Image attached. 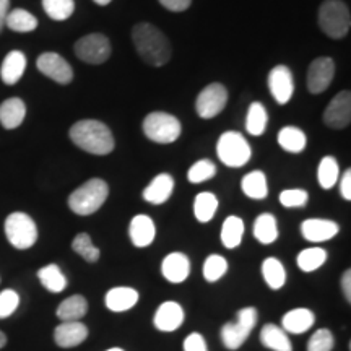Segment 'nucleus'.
Masks as SVG:
<instances>
[{
	"label": "nucleus",
	"mask_w": 351,
	"mask_h": 351,
	"mask_svg": "<svg viewBox=\"0 0 351 351\" xmlns=\"http://www.w3.org/2000/svg\"><path fill=\"white\" fill-rule=\"evenodd\" d=\"M132 43L140 59L152 67H163L173 54L169 39L152 23L135 25L132 28Z\"/></svg>",
	"instance_id": "1"
},
{
	"label": "nucleus",
	"mask_w": 351,
	"mask_h": 351,
	"mask_svg": "<svg viewBox=\"0 0 351 351\" xmlns=\"http://www.w3.org/2000/svg\"><path fill=\"white\" fill-rule=\"evenodd\" d=\"M69 137L78 148L91 155H109L116 147L114 135L109 127L101 121L83 119L70 127Z\"/></svg>",
	"instance_id": "2"
},
{
	"label": "nucleus",
	"mask_w": 351,
	"mask_h": 351,
	"mask_svg": "<svg viewBox=\"0 0 351 351\" xmlns=\"http://www.w3.org/2000/svg\"><path fill=\"white\" fill-rule=\"evenodd\" d=\"M108 182L99 178H93L82 184L69 195V208L80 217H88V215H93L103 207L104 202L108 200Z\"/></svg>",
	"instance_id": "3"
},
{
	"label": "nucleus",
	"mask_w": 351,
	"mask_h": 351,
	"mask_svg": "<svg viewBox=\"0 0 351 351\" xmlns=\"http://www.w3.org/2000/svg\"><path fill=\"white\" fill-rule=\"evenodd\" d=\"M319 28L332 39H341L350 33V8L341 0H324L319 7Z\"/></svg>",
	"instance_id": "4"
},
{
	"label": "nucleus",
	"mask_w": 351,
	"mask_h": 351,
	"mask_svg": "<svg viewBox=\"0 0 351 351\" xmlns=\"http://www.w3.org/2000/svg\"><path fill=\"white\" fill-rule=\"evenodd\" d=\"M143 134L147 135V138H150L152 142L161 143V145H169L181 137V122L173 114L156 111L150 112L143 119Z\"/></svg>",
	"instance_id": "5"
},
{
	"label": "nucleus",
	"mask_w": 351,
	"mask_h": 351,
	"mask_svg": "<svg viewBox=\"0 0 351 351\" xmlns=\"http://www.w3.org/2000/svg\"><path fill=\"white\" fill-rule=\"evenodd\" d=\"M217 153L219 161L226 165L228 168H243L244 165L249 163L252 156L251 145L244 138L239 132H225L218 138Z\"/></svg>",
	"instance_id": "6"
},
{
	"label": "nucleus",
	"mask_w": 351,
	"mask_h": 351,
	"mask_svg": "<svg viewBox=\"0 0 351 351\" xmlns=\"http://www.w3.org/2000/svg\"><path fill=\"white\" fill-rule=\"evenodd\" d=\"M257 324V309L256 307L249 306L244 309H239L236 314L234 322H228L221 327L219 335H221L223 345L228 350L234 351L241 348L245 343V340L249 339L251 332L254 330Z\"/></svg>",
	"instance_id": "7"
},
{
	"label": "nucleus",
	"mask_w": 351,
	"mask_h": 351,
	"mask_svg": "<svg viewBox=\"0 0 351 351\" xmlns=\"http://www.w3.org/2000/svg\"><path fill=\"white\" fill-rule=\"evenodd\" d=\"M5 236L15 249L25 251L38 241V228L34 219L23 212L8 215L5 219Z\"/></svg>",
	"instance_id": "8"
},
{
	"label": "nucleus",
	"mask_w": 351,
	"mask_h": 351,
	"mask_svg": "<svg viewBox=\"0 0 351 351\" xmlns=\"http://www.w3.org/2000/svg\"><path fill=\"white\" fill-rule=\"evenodd\" d=\"M73 51L83 62L99 65L111 57V43L103 33H91L78 39L73 46Z\"/></svg>",
	"instance_id": "9"
},
{
	"label": "nucleus",
	"mask_w": 351,
	"mask_h": 351,
	"mask_svg": "<svg viewBox=\"0 0 351 351\" xmlns=\"http://www.w3.org/2000/svg\"><path fill=\"white\" fill-rule=\"evenodd\" d=\"M228 103V90L221 83H210L197 96L195 111L202 119H213Z\"/></svg>",
	"instance_id": "10"
},
{
	"label": "nucleus",
	"mask_w": 351,
	"mask_h": 351,
	"mask_svg": "<svg viewBox=\"0 0 351 351\" xmlns=\"http://www.w3.org/2000/svg\"><path fill=\"white\" fill-rule=\"evenodd\" d=\"M36 67L44 77L51 78L59 85H69L73 80V69L62 56L57 52H44L38 57Z\"/></svg>",
	"instance_id": "11"
},
{
	"label": "nucleus",
	"mask_w": 351,
	"mask_h": 351,
	"mask_svg": "<svg viewBox=\"0 0 351 351\" xmlns=\"http://www.w3.org/2000/svg\"><path fill=\"white\" fill-rule=\"evenodd\" d=\"M335 77V62L330 57H317L307 70V88L313 95L324 93Z\"/></svg>",
	"instance_id": "12"
},
{
	"label": "nucleus",
	"mask_w": 351,
	"mask_h": 351,
	"mask_svg": "<svg viewBox=\"0 0 351 351\" xmlns=\"http://www.w3.org/2000/svg\"><path fill=\"white\" fill-rule=\"evenodd\" d=\"M351 122V93L340 91L324 111V124L330 129L340 130L348 127Z\"/></svg>",
	"instance_id": "13"
},
{
	"label": "nucleus",
	"mask_w": 351,
	"mask_h": 351,
	"mask_svg": "<svg viewBox=\"0 0 351 351\" xmlns=\"http://www.w3.org/2000/svg\"><path fill=\"white\" fill-rule=\"evenodd\" d=\"M269 88L278 104H287L295 93V80L287 65H276L269 73Z\"/></svg>",
	"instance_id": "14"
},
{
	"label": "nucleus",
	"mask_w": 351,
	"mask_h": 351,
	"mask_svg": "<svg viewBox=\"0 0 351 351\" xmlns=\"http://www.w3.org/2000/svg\"><path fill=\"white\" fill-rule=\"evenodd\" d=\"M340 226L332 219L309 218L302 221L301 234L309 243H326L339 234Z\"/></svg>",
	"instance_id": "15"
},
{
	"label": "nucleus",
	"mask_w": 351,
	"mask_h": 351,
	"mask_svg": "<svg viewBox=\"0 0 351 351\" xmlns=\"http://www.w3.org/2000/svg\"><path fill=\"white\" fill-rule=\"evenodd\" d=\"M186 314L182 306L176 301H166L156 309L153 324L160 332H174L184 324Z\"/></svg>",
	"instance_id": "16"
},
{
	"label": "nucleus",
	"mask_w": 351,
	"mask_h": 351,
	"mask_svg": "<svg viewBox=\"0 0 351 351\" xmlns=\"http://www.w3.org/2000/svg\"><path fill=\"white\" fill-rule=\"evenodd\" d=\"M88 339V327L80 320L62 322L56 327L54 341L60 348H75Z\"/></svg>",
	"instance_id": "17"
},
{
	"label": "nucleus",
	"mask_w": 351,
	"mask_h": 351,
	"mask_svg": "<svg viewBox=\"0 0 351 351\" xmlns=\"http://www.w3.org/2000/svg\"><path fill=\"white\" fill-rule=\"evenodd\" d=\"M161 274L169 283H182L191 275V261L186 254L171 252L161 262Z\"/></svg>",
	"instance_id": "18"
},
{
	"label": "nucleus",
	"mask_w": 351,
	"mask_h": 351,
	"mask_svg": "<svg viewBox=\"0 0 351 351\" xmlns=\"http://www.w3.org/2000/svg\"><path fill=\"white\" fill-rule=\"evenodd\" d=\"M129 236L135 247H148V245L153 244L156 236L155 223H153V219L148 215H137L130 221Z\"/></svg>",
	"instance_id": "19"
},
{
	"label": "nucleus",
	"mask_w": 351,
	"mask_h": 351,
	"mask_svg": "<svg viewBox=\"0 0 351 351\" xmlns=\"http://www.w3.org/2000/svg\"><path fill=\"white\" fill-rule=\"evenodd\" d=\"M174 191V179L173 176L168 173L158 174L153 181L145 187L143 191V199L148 204L153 205H163L165 202L169 200V197L173 195Z\"/></svg>",
	"instance_id": "20"
},
{
	"label": "nucleus",
	"mask_w": 351,
	"mask_h": 351,
	"mask_svg": "<svg viewBox=\"0 0 351 351\" xmlns=\"http://www.w3.org/2000/svg\"><path fill=\"white\" fill-rule=\"evenodd\" d=\"M138 291L130 287H116L109 289L104 298L106 307L111 313H125L138 302Z\"/></svg>",
	"instance_id": "21"
},
{
	"label": "nucleus",
	"mask_w": 351,
	"mask_h": 351,
	"mask_svg": "<svg viewBox=\"0 0 351 351\" xmlns=\"http://www.w3.org/2000/svg\"><path fill=\"white\" fill-rule=\"evenodd\" d=\"M315 315L311 309L306 307H298V309L288 311L282 319V328L287 333H295V335H301L309 330L314 326Z\"/></svg>",
	"instance_id": "22"
},
{
	"label": "nucleus",
	"mask_w": 351,
	"mask_h": 351,
	"mask_svg": "<svg viewBox=\"0 0 351 351\" xmlns=\"http://www.w3.org/2000/svg\"><path fill=\"white\" fill-rule=\"evenodd\" d=\"M26 69V56L21 51H10L3 57L0 67V78L5 85H16L23 77Z\"/></svg>",
	"instance_id": "23"
},
{
	"label": "nucleus",
	"mask_w": 351,
	"mask_h": 351,
	"mask_svg": "<svg viewBox=\"0 0 351 351\" xmlns=\"http://www.w3.org/2000/svg\"><path fill=\"white\" fill-rule=\"evenodd\" d=\"M26 116V104L20 98H8L0 104V124L3 129L13 130L23 124Z\"/></svg>",
	"instance_id": "24"
},
{
	"label": "nucleus",
	"mask_w": 351,
	"mask_h": 351,
	"mask_svg": "<svg viewBox=\"0 0 351 351\" xmlns=\"http://www.w3.org/2000/svg\"><path fill=\"white\" fill-rule=\"evenodd\" d=\"M261 343L271 351H293L288 333L276 324H265L261 330Z\"/></svg>",
	"instance_id": "25"
},
{
	"label": "nucleus",
	"mask_w": 351,
	"mask_h": 351,
	"mask_svg": "<svg viewBox=\"0 0 351 351\" xmlns=\"http://www.w3.org/2000/svg\"><path fill=\"white\" fill-rule=\"evenodd\" d=\"M88 313V301L85 296L73 295L60 302L56 314L62 322H72V320H82Z\"/></svg>",
	"instance_id": "26"
},
{
	"label": "nucleus",
	"mask_w": 351,
	"mask_h": 351,
	"mask_svg": "<svg viewBox=\"0 0 351 351\" xmlns=\"http://www.w3.org/2000/svg\"><path fill=\"white\" fill-rule=\"evenodd\" d=\"M254 238L261 244H274L278 238V226H276V218L271 213L258 215L252 226Z\"/></svg>",
	"instance_id": "27"
},
{
	"label": "nucleus",
	"mask_w": 351,
	"mask_h": 351,
	"mask_svg": "<svg viewBox=\"0 0 351 351\" xmlns=\"http://www.w3.org/2000/svg\"><path fill=\"white\" fill-rule=\"evenodd\" d=\"M241 189L249 199L262 200L269 195V184L267 178L262 171H252V173L245 174L241 181Z\"/></svg>",
	"instance_id": "28"
},
{
	"label": "nucleus",
	"mask_w": 351,
	"mask_h": 351,
	"mask_svg": "<svg viewBox=\"0 0 351 351\" xmlns=\"http://www.w3.org/2000/svg\"><path fill=\"white\" fill-rule=\"evenodd\" d=\"M278 145L288 153H301L307 145V137L300 127L287 125L278 132Z\"/></svg>",
	"instance_id": "29"
},
{
	"label": "nucleus",
	"mask_w": 351,
	"mask_h": 351,
	"mask_svg": "<svg viewBox=\"0 0 351 351\" xmlns=\"http://www.w3.org/2000/svg\"><path fill=\"white\" fill-rule=\"evenodd\" d=\"M262 276L271 289H282L287 283V270L276 257H267L262 262Z\"/></svg>",
	"instance_id": "30"
},
{
	"label": "nucleus",
	"mask_w": 351,
	"mask_h": 351,
	"mask_svg": "<svg viewBox=\"0 0 351 351\" xmlns=\"http://www.w3.org/2000/svg\"><path fill=\"white\" fill-rule=\"evenodd\" d=\"M38 278L43 287L51 293H62L67 288V278L56 263H49V265L39 269Z\"/></svg>",
	"instance_id": "31"
},
{
	"label": "nucleus",
	"mask_w": 351,
	"mask_h": 351,
	"mask_svg": "<svg viewBox=\"0 0 351 351\" xmlns=\"http://www.w3.org/2000/svg\"><path fill=\"white\" fill-rule=\"evenodd\" d=\"M244 238V221L239 217H228L221 226V243L226 249H236Z\"/></svg>",
	"instance_id": "32"
},
{
	"label": "nucleus",
	"mask_w": 351,
	"mask_h": 351,
	"mask_svg": "<svg viewBox=\"0 0 351 351\" xmlns=\"http://www.w3.org/2000/svg\"><path fill=\"white\" fill-rule=\"evenodd\" d=\"M5 26L15 33H32L38 28V19L23 8H15L8 12Z\"/></svg>",
	"instance_id": "33"
},
{
	"label": "nucleus",
	"mask_w": 351,
	"mask_h": 351,
	"mask_svg": "<svg viewBox=\"0 0 351 351\" xmlns=\"http://www.w3.org/2000/svg\"><path fill=\"white\" fill-rule=\"evenodd\" d=\"M267 124H269V114H267V109L263 108L262 103H252L249 106L247 117H245V130L249 134L254 135V137H258L262 135L267 129Z\"/></svg>",
	"instance_id": "34"
},
{
	"label": "nucleus",
	"mask_w": 351,
	"mask_h": 351,
	"mask_svg": "<svg viewBox=\"0 0 351 351\" xmlns=\"http://www.w3.org/2000/svg\"><path fill=\"white\" fill-rule=\"evenodd\" d=\"M327 257L328 254L326 249L309 247L298 254L296 262H298V267H300V270L306 271V274H311V271L319 270L320 267L327 262Z\"/></svg>",
	"instance_id": "35"
},
{
	"label": "nucleus",
	"mask_w": 351,
	"mask_h": 351,
	"mask_svg": "<svg viewBox=\"0 0 351 351\" xmlns=\"http://www.w3.org/2000/svg\"><path fill=\"white\" fill-rule=\"evenodd\" d=\"M218 210V199L212 192H200L194 200V215L197 221L208 223Z\"/></svg>",
	"instance_id": "36"
},
{
	"label": "nucleus",
	"mask_w": 351,
	"mask_h": 351,
	"mask_svg": "<svg viewBox=\"0 0 351 351\" xmlns=\"http://www.w3.org/2000/svg\"><path fill=\"white\" fill-rule=\"evenodd\" d=\"M339 176H340V168L339 163L333 156H324L320 160L319 168H317V179L319 184L322 189H332L335 186L337 181H339Z\"/></svg>",
	"instance_id": "37"
},
{
	"label": "nucleus",
	"mask_w": 351,
	"mask_h": 351,
	"mask_svg": "<svg viewBox=\"0 0 351 351\" xmlns=\"http://www.w3.org/2000/svg\"><path fill=\"white\" fill-rule=\"evenodd\" d=\"M47 16L56 21H65L75 12V0H43Z\"/></svg>",
	"instance_id": "38"
},
{
	"label": "nucleus",
	"mask_w": 351,
	"mask_h": 351,
	"mask_svg": "<svg viewBox=\"0 0 351 351\" xmlns=\"http://www.w3.org/2000/svg\"><path fill=\"white\" fill-rule=\"evenodd\" d=\"M72 249L78 254V256L85 258L86 262L95 263L99 261V249L93 244V241H91L88 232H78L75 239L72 241Z\"/></svg>",
	"instance_id": "39"
},
{
	"label": "nucleus",
	"mask_w": 351,
	"mask_h": 351,
	"mask_svg": "<svg viewBox=\"0 0 351 351\" xmlns=\"http://www.w3.org/2000/svg\"><path fill=\"white\" fill-rule=\"evenodd\" d=\"M228 271V261L219 254H212L207 257V261L204 262V278L208 283L218 282L219 278H223Z\"/></svg>",
	"instance_id": "40"
},
{
	"label": "nucleus",
	"mask_w": 351,
	"mask_h": 351,
	"mask_svg": "<svg viewBox=\"0 0 351 351\" xmlns=\"http://www.w3.org/2000/svg\"><path fill=\"white\" fill-rule=\"evenodd\" d=\"M215 174H217V166H215L213 161L200 160L189 168L187 179L192 184H202L215 178Z\"/></svg>",
	"instance_id": "41"
},
{
	"label": "nucleus",
	"mask_w": 351,
	"mask_h": 351,
	"mask_svg": "<svg viewBox=\"0 0 351 351\" xmlns=\"http://www.w3.org/2000/svg\"><path fill=\"white\" fill-rule=\"evenodd\" d=\"M335 346V339L328 328H319L307 341V351H332Z\"/></svg>",
	"instance_id": "42"
},
{
	"label": "nucleus",
	"mask_w": 351,
	"mask_h": 351,
	"mask_svg": "<svg viewBox=\"0 0 351 351\" xmlns=\"http://www.w3.org/2000/svg\"><path fill=\"white\" fill-rule=\"evenodd\" d=\"M309 202V194L304 189H287L280 194V204L285 208H301Z\"/></svg>",
	"instance_id": "43"
},
{
	"label": "nucleus",
	"mask_w": 351,
	"mask_h": 351,
	"mask_svg": "<svg viewBox=\"0 0 351 351\" xmlns=\"http://www.w3.org/2000/svg\"><path fill=\"white\" fill-rule=\"evenodd\" d=\"M20 296L13 289H3L0 293V319H7L19 309Z\"/></svg>",
	"instance_id": "44"
},
{
	"label": "nucleus",
	"mask_w": 351,
	"mask_h": 351,
	"mask_svg": "<svg viewBox=\"0 0 351 351\" xmlns=\"http://www.w3.org/2000/svg\"><path fill=\"white\" fill-rule=\"evenodd\" d=\"M184 351H208L204 335L199 332L187 335V339L184 340Z\"/></svg>",
	"instance_id": "45"
},
{
	"label": "nucleus",
	"mask_w": 351,
	"mask_h": 351,
	"mask_svg": "<svg viewBox=\"0 0 351 351\" xmlns=\"http://www.w3.org/2000/svg\"><path fill=\"white\" fill-rule=\"evenodd\" d=\"M165 8H168L169 12H186L189 7L192 5V0H158Z\"/></svg>",
	"instance_id": "46"
},
{
	"label": "nucleus",
	"mask_w": 351,
	"mask_h": 351,
	"mask_svg": "<svg viewBox=\"0 0 351 351\" xmlns=\"http://www.w3.org/2000/svg\"><path fill=\"white\" fill-rule=\"evenodd\" d=\"M340 194L345 200H351V169H346L340 181Z\"/></svg>",
	"instance_id": "47"
},
{
	"label": "nucleus",
	"mask_w": 351,
	"mask_h": 351,
	"mask_svg": "<svg viewBox=\"0 0 351 351\" xmlns=\"http://www.w3.org/2000/svg\"><path fill=\"white\" fill-rule=\"evenodd\" d=\"M341 291H343V296L346 302H351V271L346 270L343 271V276H341Z\"/></svg>",
	"instance_id": "48"
},
{
	"label": "nucleus",
	"mask_w": 351,
	"mask_h": 351,
	"mask_svg": "<svg viewBox=\"0 0 351 351\" xmlns=\"http://www.w3.org/2000/svg\"><path fill=\"white\" fill-rule=\"evenodd\" d=\"M8 12H10V0H0V34L5 28Z\"/></svg>",
	"instance_id": "49"
},
{
	"label": "nucleus",
	"mask_w": 351,
	"mask_h": 351,
	"mask_svg": "<svg viewBox=\"0 0 351 351\" xmlns=\"http://www.w3.org/2000/svg\"><path fill=\"white\" fill-rule=\"evenodd\" d=\"M5 345H7V335L0 330V348H3Z\"/></svg>",
	"instance_id": "50"
},
{
	"label": "nucleus",
	"mask_w": 351,
	"mask_h": 351,
	"mask_svg": "<svg viewBox=\"0 0 351 351\" xmlns=\"http://www.w3.org/2000/svg\"><path fill=\"white\" fill-rule=\"evenodd\" d=\"M95 3H98V5H108V3H111L112 0H93Z\"/></svg>",
	"instance_id": "51"
},
{
	"label": "nucleus",
	"mask_w": 351,
	"mask_h": 351,
	"mask_svg": "<svg viewBox=\"0 0 351 351\" xmlns=\"http://www.w3.org/2000/svg\"><path fill=\"white\" fill-rule=\"evenodd\" d=\"M106 351H124V350H122V348H117V346H116V348H109V350H106Z\"/></svg>",
	"instance_id": "52"
}]
</instances>
